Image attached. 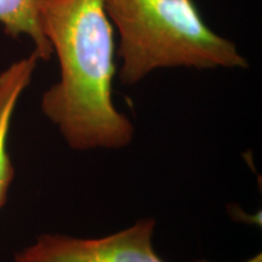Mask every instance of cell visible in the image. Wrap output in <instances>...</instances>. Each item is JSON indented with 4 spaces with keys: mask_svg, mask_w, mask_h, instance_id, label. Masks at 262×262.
<instances>
[{
    "mask_svg": "<svg viewBox=\"0 0 262 262\" xmlns=\"http://www.w3.org/2000/svg\"><path fill=\"white\" fill-rule=\"evenodd\" d=\"M38 9L60 64V80L42 94L41 112L71 149L125 148L135 126L113 102L116 48L103 0H39Z\"/></svg>",
    "mask_w": 262,
    "mask_h": 262,
    "instance_id": "obj_1",
    "label": "cell"
},
{
    "mask_svg": "<svg viewBox=\"0 0 262 262\" xmlns=\"http://www.w3.org/2000/svg\"><path fill=\"white\" fill-rule=\"evenodd\" d=\"M119 32V79L134 85L159 68H248L237 45L206 26L193 0H103Z\"/></svg>",
    "mask_w": 262,
    "mask_h": 262,
    "instance_id": "obj_2",
    "label": "cell"
},
{
    "mask_svg": "<svg viewBox=\"0 0 262 262\" xmlns=\"http://www.w3.org/2000/svg\"><path fill=\"white\" fill-rule=\"evenodd\" d=\"M155 228V219L142 217L101 238L45 233L18 251L15 262H166L153 247ZM244 262H261V256Z\"/></svg>",
    "mask_w": 262,
    "mask_h": 262,
    "instance_id": "obj_3",
    "label": "cell"
},
{
    "mask_svg": "<svg viewBox=\"0 0 262 262\" xmlns=\"http://www.w3.org/2000/svg\"><path fill=\"white\" fill-rule=\"evenodd\" d=\"M38 61L37 52L33 51L29 56L14 62L0 73V209L8 201L15 176L8 146L12 116L19 97L31 84Z\"/></svg>",
    "mask_w": 262,
    "mask_h": 262,
    "instance_id": "obj_4",
    "label": "cell"
},
{
    "mask_svg": "<svg viewBox=\"0 0 262 262\" xmlns=\"http://www.w3.org/2000/svg\"><path fill=\"white\" fill-rule=\"evenodd\" d=\"M38 6L39 0H0V25L9 37H28L39 60L49 61L52 48L42 33Z\"/></svg>",
    "mask_w": 262,
    "mask_h": 262,
    "instance_id": "obj_5",
    "label": "cell"
}]
</instances>
